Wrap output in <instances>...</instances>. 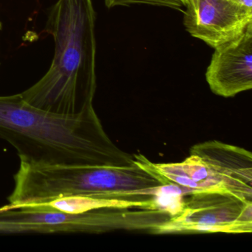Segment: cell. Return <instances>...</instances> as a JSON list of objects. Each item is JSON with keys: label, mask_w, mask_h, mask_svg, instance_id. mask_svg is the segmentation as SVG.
I'll list each match as a JSON object with an SVG mask.
<instances>
[{"label": "cell", "mask_w": 252, "mask_h": 252, "mask_svg": "<svg viewBox=\"0 0 252 252\" xmlns=\"http://www.w3.org/2000/svg\"><path fill=\"white\" fill-rule=\"evenodd\" d=\"M0 138L20 160L42 164L129 166L134 156L107 136L95 110L64 115L28 104L20 94L0 96Z\"/></svg>", "instance_id": "cell-1"}, {"label": "cell", "mask_w": 252, "mask_h": 252, "mask_svg": "<svg viewBox=\"0 0 252 252\" xmlns=\"http://www.w3.org/2000/svg\"><path fill=\"white\" fill-rule=\"evenodd\" d=\"M95 11L92 0H58L46 30L55 52L46 74L20 95L41 110L77 115L94 109L95 75Z\"/></svg>", "instance_id": "cell-2"}, {"label": "cell", "mask_w": 252, "mask_h": 252, "mask_svg": "<svg viewBox=\"0 0 252 252\" xmlns=\"http://www.w3.org/2000/svg\"><path fill=\"white\" fill-rule=\"evenodd\" d=\"M129 166L42 164L20 160L7 208H17L76 195H112L153 189L169 183L134 155Z\"/></svg>", "instance_id": "cell-3"}, {"label": "cell", "mask_w": 252, "mask_h": 252, "mask_svg": "<svg viewBox=\"0 0 252 252\" xmlns=\"http://www.w3.org/2000/svg\"><path fill=\"white\" fill-rule=\"evenodd\" d=\"M151 211L106 208L70 213L36 206L0 208V234H101L115 230L148 231Z\"/></svg>", "instance_id": "cell-4"}, {"label": "cell", "mask_w": 252, "mask_h": 252, "mask_svg": "<svg viewBox=\"0 0 252 252\" xmlns=\"http://www.w3.org/2000/svg\"><path fill=\"white\" fill-rule=\"evenodd\" d=\"M252 231V201L227 191H197L181 212L162 223L155 234L229 233Z\"/></svg>", "instance_id": "cell-5"}, {"label": "cell", "mask_w": 252, "mask_h": 252, "mask_svg": "<svg viewBox=\"0 0 252 252\" xmlns=\"http://www.w3.org/2000/svg\"><path fill=\"white\" fill-rule=\"evenodd\" d=\"M252 24V9L237 0H192L184 25L193 37L215 48L244 33Z\"/></svg>", "instance_id": "cell-6"}, {"label": "cell", "mask_w": 252, "mask_h": 252, "mask_svg": "<svg viewBox=\"0 0 252 252\" xmlns=\"http://www.w3.org/2000/svg\"><path fill=\"white\" fill-rule=\"evenodd\" d=\"M206 79L211 91L230 98L252 88V24L243 34L215 48Z\"/></svg>", "instance_id": "cell-7"}, {"label": "cell", "mask_w": 252, "mask_h": 252, "mask_svg": "<svg viewBox=\"0 0 252 252\" xmlns=\"http://www.w3.org/2000/svg\"><path fill=\"white\" fill-rule=\"evenodd\" d=\"M146 164L166 181L193 191H227L252 200V187L243 185L221 175L200 158L190 155L181 163H153L144 156Z\"/></svg>", "instance_id": "cell-8"}, {"label": "cell", "mask_w": 252, "mask_h": 252, "mask_svg": "<svg viewBox=\"0 0 252 252\" xmlns=\"http://www.w3.org/2000/svg\"><path fill=\"white\" fill-rule=\"evenodd\" d=\"M190 155L200 158L221 175L252 187V153L236 146L209 141L193 146Z\"/></svg>", "instance_id": "cell-9"}, {"label": "cell", "mask_w": 252, "mask_h": 252, "mask_svg": "<svg viewBox=\"0 0 252 252\" xmlns=\"http://www.w3.org/2000/svg\"><path fill=\"white\" fill-rule=\"evenodd\" d=\"M36 206L45 209H54L70 213H81L95 209L106 208H139V209H158L157 203L154 197L148 200H132L126 199L105 198L97 194L89 195H76L62 197L57 200L36 204Z\"/></svg>", "instance_id": "cell-10"}, {"label": "cell", "mask_w": 252, "mask_h": 252, "mask_svg": "<svg viewBox=\"0 0 252 252\" xmlns=\"http://www.w3.org/2000/svg\"><path fill=\"white\" fill-rule=\"evenodd\" d=\"M108 8L116 6H129L135 4H144L153 6L166 7L181 11L184 6L181 0H104Z\"/></svg>", "instance_id": "cell-11"}, {"label": "cell", "mask_w": 252, "mask_h": 252, "mask_svg": "<svg viewBox=\"0 0 252 252\" xmlns=\"http://www.w3.org/2000/svg\"><path fill=\"white\" fill-rule=\"evenodd\" d=\"M242 5L252 9V0H237Z\"/></svg>", "instance_id": "cell-12"}, {"label": "cell", "mask_w": 252, "mask_h": 252, "mask_svg": "<svg viewBox=\"0 0 252 252\" xmlns=\"http://www.w3.org/2000/svg\"><path fill=\"white\" fill-rule=\"evenodd\" d=\"M181 2L184 4V6L187 7V5H189L191 2H192V0H181Z\"/></svg>", "instance_id": "cell-13"}, {"label": "cell", "mask_w": 252, "mask_h": 252, "mask_svg": "<svg viewBox=\"0 0 252 252\" xmlns=\"http://www.w3.org/2000/svg\"><path fill=\"white\" fill-rule=\"evenodd\" d=\"M2 29V23H1V22H0V30Z\"/></svg>", "instance_id": "cell-14"}]
</instances>
